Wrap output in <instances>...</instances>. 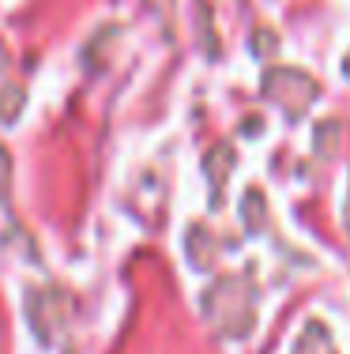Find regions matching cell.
I'll return each instance as SVG.
<instances>
[{"label":"cell","instance_id":"1","mask_svg":"<svg viewBox=\"0 0 350 354\" xmlns=\"http://www.w3.org/2000/svg\"><path fill=\"white\" fill-rule=\"evenodd\" d=\"M8 189H12V155L0 143V200H8Z\"/></svg>","mask_w":350,"mask_h":354}]
</instances>
